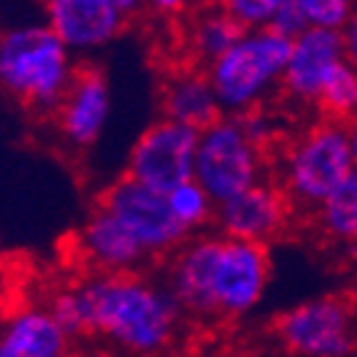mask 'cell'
I'll return each instance as SVG.
<instances>
[{
  "instance_id": "22",
  "label": "cell",
  "mask_w": 357,
  "mask_h": 357,
  "mask_svg": "<svg viewBox=\"0 0 357 357\" xmlns=\"http://www.w3.org/2000/svg\"><path fill=\"white\" fill-rule=\"evenodd\" d=\"M243 28H268L290 6V0H220Z\"/></svg>"
},
{
  "instance_id": "2",
  "label": "cell",
  "mask_w": 357,
  "mask_h": 357,
  "mask_svg": "<svg viewBox=\"0 0 357 357\" xmlns=\"http://www.w3.org/2000/svg\"><path fill=\"white\" fill-rule=\"evenodd\" d=\"M165 260L162 282L192 325L245 320L262 305L273 278L268 245L218 230L185 238Z\"/></svg>"
},
{
  "instance_id": "15",
  "label": "cell",
  "mask_w": 357,
  "mask_h": 357,
  "mask_svg": "<svg viewBox=\"0 0 357 357\" xmlns=\"http://www.w3.org/2000/svg\"><path fill=\"white\" fill-rule=\"evenodd\" d=\"M73 342L48 305H25L0 322V357H63Z\"/></svg>"
},
{
  "instance_id": "11",
  "label": "cell",
  "mask_w": 357,
  "mask_h": 357,
  "mask_svg": "<svg viewBox=\"0 0 357 357\" xmlns=\"http://www.w3.org/2000/svg\"><path fill=\"white\" fill-rule=\"evenodd\" d=\"M295 208L278 180L262 178L215 208L213 230L230 238L270 245L292 225Z\"/></svg>"
},
{
  "instance_id": "5",
  "label": "cell",
  "mask_w": 357,
  "mask_h": 357,
  "mask_svg": "<svg viewBox=\"0 0 357 357\" xmlns=\"http://www.w3.org/2000/svg\"><path fill=\"white\" fill-rule=\"evenodd\" d=\"M355 170L345 123L320 118L282 145L275 180L295 213H315L317 205Z\"/></svg>"
},
{
  "instance_id": "28",
  "label": "cell",
  "mask_w": 357,
  "mask_h": 357,
  "mask_svg": "<svg viewBox=\"0 0 357 357\" xmlns=\"http://www.w3.org/2000/svg\"><path fill=\"white\" fill-rule=\"evenodd\" d=\"M352 355H357V335H355V345H352Z\"/></svg>"
},
{
  "instance_id": "14",
  "label": "cell",
  "mask_w": 357,
  "mask_h": 357,
  "mask_svg": "<svg viewBox=\"0 0 357 357\" xmlns=\"http://www.w3.org/2000/svg\"><path fill=\"white\" fill-rule=\"evenodd\" d=\"M73 250L90 273H135L153 265L132 232L100 203L77 227Z\"/></svg>"
},
{
  "instance_id": "3",
  "label": "cell",
  "mask_w": 357,
  "mask_h": 357,
  "mask_svg": "<svg viewBox=\"0 0 357 357\" xmlns=\"http://www.w3.org/2000/svg\"><path fill=\"white\" fill-rule=\"evenodd\" d=\"M77 66V55L45 20L0 30V93L28 113L50 118Z\"/></svg>"
},
{
  "instance_id": "10",
  "label": "cell",
  "mask_w": 357,
  "mask_h": 357,
  "mask_svg": "<svg viewBox=\"0 0 357 357\" xmlns=\"http://www.w3.org/2000/svg\"><path fill=\"white\" fill-rule=\"evenodd\" d=\"M110 113L113 96L105 73L96 63H85L77 66L75 77L48 120L55 128L58 143L70 153L83 155L100 143Z\"/></svg>"
},
{
  "instance_id": "17",
  "label": "cell",
  "mask_w": 357,
  "mask_h": 357,
  "mask_svg": "<svg viewBox=\"0 0 357 357\" xmlns=\"http://www.w3.org/2000/svg\"><path fill=\"white\" fill-rule=\"evenodd\" d=\"M243 25L225 10L220 0L190 10L180 30V50L190 66L208 68L215 58H220L243 33Z\"/></svg>"
},
{
  "instance_id": "12",
  "label": "cell",
  "mask_w": 357,
  "mask_h": 357,
  "mask_svg": "<svg viewBox=\"0 0 357 357\" xmlns=\"http://www.w3.org/2000/svg\"><path fill=\"white\" fill-rule=\"evenodd\" d=\"M342 60H347L342 30H300L290 40V55H287L280 93L295 105L315 110L322 85L328 83V77Z\"/></svg>"
},
{
  "instance_id": "21",
  "label": "cell",
  "mask_w": 357,
  "mask_h": 357,
  "mask_svg": "<svg viewBox=\"0 0 357 357\" xmlns=\"http://www.w3.org/2000/svg\"><path fill=\"white\" fill-rule=\"evenodd\" d=\"M305 28L345 30L357 10V0H292Z\"/></svg>"
},
{
  "instance_id": "13",
  "label": "cell",
  "mask_w": 357,
  "mask_h": 357,
  "mask_svg": "<svg viewBox=\"0 0 357 357\" xmlns=\"http://www.w3.org/2000/svg\"><path fill=\"white\" fill-rule=\"evenodd\" d=\"M43 18L77 55L100 53L126 30L128 18L113 0H40Z\"/></svg>"
},
{
  "instance_id": "24",
  "label": "cell",
  "mask_w": 357,
  "mask_h": 357,
  "mask_svg": "<svg viewBox=\"0 0 357 357\" xmlns=\"http://www.w3.org/2000/svg\"><path fill=\"white\" fill-rule=\"evenodd\" d=\"M270 28L280 30V33H285L287 38H295L300 30H305V23H303V18H300V13L292 8V0H290V6L275 18V23L270 25Z\"/></svg>"
},
{
  "instance_id": "6",
  "label": "cell",
  "mask_w": 357,
  "mask_h": 357,
  "mask_svg": "<svg viewBox=\"0 0 357 357\" xmlns=\"http://www.w3.org/2000/svg\"><path fill=\"white\" fill-rule=\"evenodd\" d=\"M192 178L210 192L215 203H222L257 180L268 178V148L252 140L240 115L222 113L197 135Z\"/></svg>"
},
{
  "instance_id": "25",
  "label": "cell",
  "mask_w": 357,
  "mask_h": 357,
  "mask_svg": "<svg viewBox=\"0 0 357 357\" xmlns=\"http://www.w3.org/2000/svg\"><path fill=\"white\" fill-rule=\"evenodd\" d=\"M342 38H345V50H347V60L357 68V10L350 18V23L342 30Z\"/></svg>"
},
{
  "instance_id": "18",
  "label": "cell",
  "mask_w": 357,
  "mask_h": 357,
  "mask_svg": "<svg viewBox=\"0 0 357 357\" xmlns=\"http://www.w3.org/2000/svg\"><path fill=\"white\" fill-rule=\"evenodd\" d=\"M312 220L330 243L357 245V167L317 205Z\"/></svg>"
},
{
  "instance_id": "16",
  "label": "cell",
  "mask_w": 357,
  "mask_h": 357,
  "mask_svg": "<svg viewBox=\"0 0 357 357\" xmlns=\"http://www.w3.org/2000/svg\"><path fill=\"white\" fill-rule=\"evenodd\" d=\"M160 110L165 118L203 130L222 115L208 73L200 66H183L165 77L160 88Z\"/></svg>"
},
{
  "instance_id": "26",
  "label": "cell",
  "mask_w": 357,
  "mask_h": 357,
  "mask_svg": "<svg viewBox=\"0 0 357 357\" xmlns=\"http://www.w3.org/2000/svg\"><path fill=\"white\" fill-rule=\"evenodd\" d=\"M115 6H118V10L126 15L128 20L135 18V15H140V13L145 10V0H113Z\"/></svg>"
},
{
  "instance_id": "19",
  "label": "cell",
  "mask_w": 357,
  "mask_h": 357,
  "mask_svg": "<svg viewBox=\"0 0 357 357\" xmlns=\"http://www.w3.org/2000/svg\"><path fill=\"white\" fill-rule=\"evenodd\" d=\"M165 195H167V205H170V210L175 215V220L188 232V238L213 227L218 203H215L213 197H210V192L195 178L178 183Z\"/></svg>"
},
{
  "instance_id": "7",
  "label": "cell",
  "mask_w": 357,
  "mask_h": 357,
  "mask_svg": "<svg viewBox=\"0 0 357 357\" xmlns=\"http://www.w3.org/2000/svg\"><path fill=\"white\" fill-rule=\"evenodd\" d=\"M357 312L340 298H315L282 310L273 322V337L282 352L300 357L352 355Z\"/></svg>"
},
{
  "instance_id": "20",
  "label": "cell",
  "mask_w": 357,
  "mask_h": 357,
  "mask_svg": "<svg viewBox=\"0 0 357 357\" xmlns=\"http://www.w3.org/2000/svg\"><path fill=\"white\" fill-rule=\"evenodd\" d=\"M315 110L322 118L350 123L357 118V68L350 60H342L322 85Z\"/></svg>"
},
{
  "instance_id": "27",
  "label": "cell",
  "mask_w": 357,
  "mask_h": 357,
  "mask_svg": "<svg viewBox=\"0 0 357 357\" xmlns=\"http://www.w3.org/2000/svg\"><path fill=\"white\" fill-rule=\"evenodd\" d=\"M347 128V140H350V153H352V162L357 167V118H352L350 123H345Z\"/></svg>"
},
{
  "instance_id": "1",
  "label": "cell",
  "mask_w": 357,
  "mask_h": 357,
  "mask_svg": "<svg viewBox=\"0 0 357 357\" xmlns=\"http://www.w3.org/2000/svg\"><path fill=\"white\" fill-rule=\"evenodd\" d=\"M48 307L73 340H98L126 355L173 350L188 325L162 278L155 280L145 270L88 273L58 287Z\"/></svg>"
},
{
  "instance_id": "8",
  "label": "cell",
  "mask_w": 357,
  "mask_h": 357,
  "mask_svg": "<svg viewBox=\"0 0 357 357\" xmlns=\"http://www.w3.org/2000/svg\"><path fill=\"white\" fill-rule=\"evenodd\" d=\"M100 205H105L132 232L153 262L173 255L188 238L167 205L165 192L137 183L130 175L107 185L100 195Z\"/></svg>"
},
{
  "instance_id": "4",
  "label": "cell",
  "mask_w": 357,
  "mask_h": 357,
  "mask_svg": "<svg viewBox=\"0 0 357 357\" xmlns=\"http://www.w3.org/2000/svg\"><path fill=\"white\" fill-rule=\"evenodd\" d=\"M290 40L275 28H245L230 48L205 73L220 100L222 113L243 115L265 107L282 90Z\"/></svg>"
},
{
  "instance_id": "23",
  "label": "cell",
  "mask_w": 357,
  "mask_h": 357,
  "mask_svg": "<svg viewBox=\"0 0 357 357\" xmlns=\"http://www.w3.org/2000/svg\"><path fill=\"white\" fill-rule=\"evenodd\" d=\"M192 6H195V0H145V10L165 20L185 18L192 10Z\"/></svg>"
},
{
  "instance_id": "9",
  "label": "cell",
  "mask_w": 357,
  "mask_h": 357,
  "mask_svg": "<svg viewBox=\"0 0 357 357\" xmlns=\"http://www.w3.org/2000/svg\"><path fill=\"white\" fill-rule=\"evenodd\" d=\"M200 130L173 118L155 120L132 145L128 155V173L132 180L167 192L183 180L192 178Z\"/></svg>"
}]
</instances>
